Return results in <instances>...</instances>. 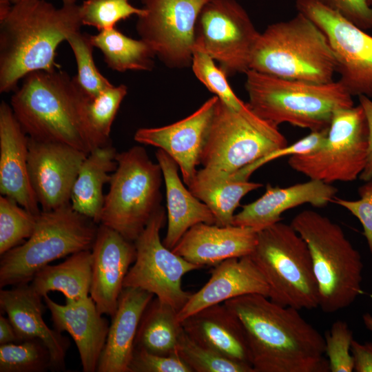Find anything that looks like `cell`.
Segmentation results:
<instances>
[{
    "label": "cell",
    "instance_id": "1",
    "mask_svg": "<svg viewBox=\"0 0 372 372\" xmlns=\"http://www.w3.org/2000/svg\"><path fill=\"white\" fill-rule=\"evenodd\" d=\"M243 328L254 372H329L325 340L299 313L260 294L224 302Z\"/></svg>",
    "mask_w": 372,
    "mask_h": 372
},
{
    "label": "cell",
    "instance_id": "2",
    "mask_svg": "<svg viewBox=\"0 0 372 372\" xmlns=\"http://www.w3.org/2000/svg\"><path fill=\"white\" fill-rule=\"evenodd\" d=\"M12 96L13 113L29 138L65 144L90 154L103 142L85 112L87 96L75 76L59 68L27 74Z\"/></svg>",
    "mask_w": 372,
    "mask_h": 372
},
{
    "label": "cell",
    "instance_id": "3",
    "mask_svg": "<svg viewBox=\"0 0 372 372\" xmlns=\"http://www.w3.org/2000/svg\"><path fill=\"white\" fill-rule=\"evenodd\" d=\"M82 25L76 4L56 8L45 0L12 4L0 19V92L14 90L31 72L59 68L57 47Z\"/></svg>",
    "mask_w": 372,
    "mask_h": 372
},
{
    "label": "cell",
    "instance_id": "4",
    "mask_svg": "<svg viewBox=\"0 0 372 372\" xmlns=\"http://www.w3.org/2000/svg\"><path fill=\"white\" fill-rule=\"evenodd\" d=\"M247 103L261 118L312 131L329 129L335 110L353 106V96L338 81L317 83L283 79L249 70Z\"/></svg>",
    "mask_w": 372,
    "mask_h": 372
},
{
    "label": "cell",
    "instance_id": "5",
    "mask_svg": "<svg viewBox=\"0 0 372 372\" xmlns=\"http://www.w3.org/2000/svg\"><path fill=\"white\" fill-rule=\"evenodd\" d=\"M317 83L333 81L337 62L323 32L304 14L269 25L253 48L249 70Z\"/></svg>",
    "mask_w": 372,
    "mask_h": 372
},
{
    "label": "cell",
    "instance_id": "6",
    "mask_svg": "<svg viewBox=\"0 0 372 372\" xmlns=\"http://www.w3.org/2000/svg\"><path fill=\"white\" fill-rule=\"evenodd\" d=\"M291 225L309 249L318 287V307L332 313L351 305L362 293L363 263L342 227L310 209L298 213Z\"/></svg>",
    "mask_w": 372,
    "mask_h": 372
},
{
    "label": "cell",
    "instance_id": "7",
    "mask_svg": "<svg viewBox=\"0 0 372 372\" xmlns=\"http://www.w3.org/2000/svg\"><path fill=\"white\" fill-rule=\"evenodd\" d=\"M99 225L75 211L71 203L41 210L32 234L1 256L0 288L29 284L51 262L91 249Z\"/></svg>",
    "mask_w": 372,
    "mask_h": 372
},
{
    "label": "cell",
    "instance_id": "8",
    "mask_svg": "<svg viewBox=\"0 0 372 372\" xmlns=\"http://www.w3.org/2000/svg\"><path fill=\"white\" fill-rule=\"evenodd\" d=\"M249 256L266 280L272 302L298 310L318 307L309 249L291 224L278 222L258 231Z\"/></svg>",
    "mask_w": 372,
    "mask_h": 372
},
{
    "label": "cell",
    "instance_id": "9",
    "mask_svg": "<svg viewBox=\"0 0 372 372\" xmlns=\"http://www.w3.org/2000/svg\"><path fill=\"white\" fill-rule=\"evenodd\" d=\"M116 160L99 224L134 242L161 206L163 173L141 146L118 153Z\"/></svg>",
    "mask_w": 372,
    "mask_h": 372
},
{
    "label": "cell",
    "instance_id": "10",
    "mask_svg": "<svg viewBox=\"0 0 372 372\" xmlns=\"http://www.w3.org/2000/svg\"><path fill=\"white\" fill-rule=\"evenodd\" d=\"M286 145L287 140L278 126L257 116L247 103L236 111L218 98L200 164L233 174Z\"/></svg>",
    "mask_w": 372,
    "mask_h": 372
},
{
    "label": "cell",
    "instance_id": "11",
    "mask_svg": "<svg viewBox=\"0 0 372 372\" xmlns=\"http://www.w3.org/2000/svg\"><path fill=\"white\" fill-rule=\"evenodd\" d=\"M368 137V123L360 105L338 109L324 144L314 152L289 156L288 164L309 179L325 183L354 181L366 165Z\"/></svg>",
    "mask_w": 372,
    "mask_h": 372
},
{
    "label": "cell",
    "instance_id": "12",
    "mask_svg": "<svg viewBox=\"0 0 372 372\" xmlns=\"http://www.w3.org/2000/svg\"><path fill=\"white\" fill-rule=\"evenodd\" d=\"M165 221V211L160 206L134 241L136 258L123 287L148 291L178 311L192 294L182 287L183 276L203 267L188 262L164 245L160 231Z\"/></svg>",
    "mask_w": 372,
    "mask_h": 372
},
{
    "label": "cell",
    "instance_id": "13",
    "mask_svg": "<svg viewBox=\"0 0 372 372\" xmlns=\"http://www.w3.org/2000/svg\"><path fill=\"white\" fill-rule=\"evenodd\" d=\"M260 32L236 0H210L196 26V43L227 76L249 70L251 56Z\"/></svg>",
    "mask_w": 372,
    "mask_h": 372
},
{
    "label": "cell",
    "instance_id": "14",
    "mask_svg": "<svg viewBox=\"0 0 372 372\" xmlns=\"http://www.w3.org/2000/svg\"><path fill=\"white\" fill-rule=\"evenodd\" d=\"M141 1L145 10L136 25L141 39L167 67L191 65L197 21L210 0Z\"/></svg>",
    "mask_w": 372,
    "mask_h": 372
},
{
    "label": "cell",
    "instance_id": "15",
    "mask_svg": "<svg viewBox=\"0 0 372 372\" xmlns=\"http://www.w3.org/2000/svg\"><path fill=\"white\" fill-rule=\"evenodd\" d=\"M296 8L327 37L336 59L338 81L352 96L372 98V36L318 0H296Z\"/></svg>",
    "mask_w": 372,
    "mask_h": 372
},
{
    "label": "cell",
    "instance_id": "16",
    "mask_svg": "<svg viewBox=\"0 0 372 372\" xmlns=\"http://www.w3.org/2000/svg\"><path fill=\"white\" fill-rule=\"evenodd\" d=\"M87 155L65 144L29 138V178L41 210L70 203L74 184Z\"/></svg>",
    "mask_w": 372,
    "mask_h": 372
},
{
    "label": "cell",
    "instance_id": "17",
    "mask_svg": "<svg viewBox=\"0 0 372 372\" xmlns=\"http://www.w3.org/2000/svg\"><path fill=\"white\" fill-rule=\"evenodd\" d=\"M218 97L214 96L197 110L174 123L158 127H142L134 140L165 152L177 163L183 180L189 184L200 164V157Z\"/></svg>",
    "mask_w": 372,
    "mask_h": 372
},
{
    "label": "cell",
    "instance_id": "18",
    "mask_svg": "<svg viewBox=\"0 0 372 372\" xmlns=\"http://www.w3.org/2000/svg\"><path fill=\"white\" fill-rule=\"evenodd\" d=\"M91 251L90 297L101 314L112 317L124 288L125 278L136 258L134 242L99 224Z\"/></svg>",
    "mask_w": 372,
    "mask_h": 372
},
{
    "label": "cell",
    "instance_id": "19",
    "mask_svg": "<svg viewBox=\"0 0 372 372\" xmlns=\"http://www.w3.org/2000/svg\"><path fill=\"white\" fill-rule=\"evenodd\" d=\"M208 281L191 294L178 311L182 322L194 313L217 304L245 295L269 296V286L262 273L250 256L227 259L214 267Z\"/></svg>",
    "mask_w": 372,
    "mask_h": 372
},
{
    "label": "cell",
    "instance_id": "20",
    "mask_svg": "<svg viewBox=\"0 0 372 372\" xmlns=\"http://www.w3.org/2000/svg\"><path fill=\"white\" fill-rule=\"evenodd\" d=\"M54 329L68 333L74 340L84 372H96L107 339L110 324L90 296L65 300L60 304L43 296Z\"/></svg>",
    "mask_w": 372,
    "mask_h": 372
},
{
    "label": "cell",
    "instance_id": "21",
    "mask_svg": "<svg viewBox=\"0 0 372 372\" xmlns=\"http://www.w3.org/2000/svg\"><path fill=\"white\" fill-rule=\"evenodd\" d=\"M29 137L11 105H0V192L38 215L41 210L28 174Z\"/></svg>",
    "mask_w": 372,
    "mask_h": 372
},
{
    "label": "cell",
    "instance_id": "22",
    "mask_svg": "<svg viewBox=\"0 0 372 372\" xmlns=\"http://www.w3.org/2000/svg\"><path fill=\"white\" fill-rule=\"evenodd\" d=\"M258 231L251 227L198 223L189 229L172 249L188 262L204 267L231 258L249 256Z\"/></svg>",
    "mask_w": 372,
    "mask_h": 372
},
{
    "label": "cell",
    "instance_id": "23",
    "mask_svg": "<svg viewBox=\"0 0 372 372\" xmlns=\"http://www.w3.org/2000/svg\"><path fill=\"white\" fill-rule=\"evenodd\" d=\"M42 298L30 283L13 286L9 289H1V311L7 314L21 342L41 340L50 352L53 371L64 370L70 340L45 324Z\"/></svg>",
    "mask_w": 372,
    "mask_h": 372
},
{
    "label": "cell",
    "instance_id": "24",
    "mask_svg": "<svg viewBox=\"0 0 372 372\" xmlns=\"http://www.w3.org/2000/svg\"><path fill=\"white\" fill-rule=\"evenodd\" d=\"M338 189L331 184L310 179L286 187L267 184L265 194L256 200L242 206L235 214L232 225L247 227L257 231L282 220L287 210L309 203L322 207L331 203Z\"/></svg>",
    "mask_w": 372,
    "mask_h": 372
},
{
    "label": "cell",
    "instance_id": "25",
    "mask_svg": "<svg viewBox=\"0 0 372 372\" xmlns=\"http://www.w3.org/2000/svg\"><path fill=\"white\" fill-rule=\"evenodd\" d=\"M155 296L145 290L124 287L112 321L96 372H128L138 327Z\"/></svg>",
    "mask_w": 372,
    "mask_h": 372
},
{
    "label": "cell",
    "instance_id": "26",
    "mask_svg": "<svg viewBox=\"0 0 372 372\" xmlns=\"http://www.w3.org/2000/svg\"><path fill=\"white\" fill-rule=\"evenodd\" d=\"M181 324L185 332L198 344L252 367L242 324L224 303L204 308Z\"/></svg>",
    "mask_w": 372,
    "mask_h": 372
},
{
    "label": "cell",
    "instance_id": "27",
    "mask_svg": "<svg viewBox=\"0 0 372 372\" xmlns=\"http://www.w3.org/2000/svg\"><path fill=\"white\" fill-rule=\"evenodd\" d=\"M156 157L162 170L167 201V229L163 242L172 249L192 227L201 223L216 224V220L209 208L185 187L176 161L161 149Z\"/></svg>",
    "mask_w": 372,
    "mask_h": 372
},
{
    "label": "cell",
    "instance_id": "28",
    "mask_svg": "<svg viewBox=\"0 0 372 372\" xmlns=\"http://www.w3.org/2000/svg\"><path fill=\"white\" fill-rule=\"evenodd\" d=\"M117 152L107 144L96 148L83 161L72 191L70 203L77 212L100 223L103 187L116 169Z\"/></svg>",
    "mask_w": 372,
    "mask_h": 372
},
{
    "label": "cell",
    "instance_id": "29",
    "mask_svg": "<svg viewBox=\"0 0 372 372\" xmlns=\"http://www.w3.org/2000/svg\"><path fill=\"white\" fill-rule=\"evenodd\" d=\"M214 215L217 225H232L234 211L248 193L262 187L261 183L233 178L223 172L205 167L197 170L187 185Z\"/></svg>",
    "mask_w": 372,
    "mask_h": 372
},
{
    "label": "cell",
    "instance_id": "30",
    "mask_svg": "<svg viewBox=\"0 0 372 372\" xmlns=\"http://www.w3.org/2000/svg\"><path fill=\"white\" fill-rule=\"evenodd\" d=\"M92 262L91 249L74 253L59 265L43 267L30 285L43 298L51 291L61 292L65 300L87 297L92 282Z\"/></svg>",
    "mask_w": 372,
    "mask_h": 372
},
{
    "label": "cell",
    "instance_id": "31",
    "mask_svg": "<svg viewBox=\"0 0 372 372\" xmlns=\"http://www.w3.org/2000/svg\"><path fill=\"white\" fill-rule=\"evenodd\" d=\"M178 311L154 297L145 309L135 339V349L151 353L171 355L177 348L183 328Z\"/></svg>",
    "mask_w": 372,
    "mask_h": 372
},
{
    "label": "cell",
    "instance_id": "32",
    "mask_svg": "<svg viewBox=\"0 0 372 372\" xmlns=\"http://www.w3.org/2000/svg\"><path fill=\"white\" fill-rule=\"evenodd\" d=\"M94 47L99 48L107 66L113 70L148 71L154 66L156 56L152 48L142 39L128 37L115 27L90 35Z\"/></svg>",
    "mask_w": 372,
    "mask_h": 372
},
{
    "label": "cell",
    "instance_id": "33",
    "mask_svg": "<svg viewBox=\"0 0 372 372\" xmlns=\"http://www.w3.org/2000/svg\"><path fill=\"white\" fill-rule=\"evenodd\" d=\"M53 371L50 352L39 339L0 344V372Z\"/></svg>",
    "mask_w": 372,
    "mask_h": 372
},
{
    "label": "cell",
    "instance_id": "34",
    "mask_svg": "<svg viewBox=\"0 0 372 372\" xmlns=\"http://www.w3.org/2000/svg\"><path fill=\"white\" fill-rule=\"evenodd\" d=\"M66 41L70 45L77 65L75 78L85 95L94 99L112 85L98 70L93 58L90 34L77 31L70 34Z\"/></svg>",
    "mask_w": 372,
    "mask_h": 372
},
{
    "label": "cell",
    "instance_id": "35",
    "mask_svg": "<svg viewBox=\"0 0 372 372\" xmlns=\"http://www.w3.org/2000/svg\"><path fill=\"white\" fill-rule=\"evenodd\" d=\"M37 215L11 198L0 197V256L21 245L32 234Z\"/></svg>",
    "mask_w": 372,
    "mask_h": 372
},
{
    "label": "cell",
    "instance_id": "36",
    "mask_svg": "<svg viewBox=\"0 0 372 372\" xmlns=\"http://www.w3.org/2000/svg\"><path fill=\"white\" fill-rule=\"evenodd\" d=\"M177 354L192 372H254L251 366L231 360L219 353L203 347L183 332Z\"/></svg>",
    "mask_w": 372,
    "mask_h": 372
},
{
    "label": "cell",
    "instance_id": "37",
    "mask_svg": "<svg viewBox=\"0 0 372 372\" xmlns=\"http://www.w3.org/2000/svg\"><path fill=\"white\" fill-rule=\"evenodd\" d=\"M191 66L195 76L206 87L228 107L240 111L247 106L234 92L224 71L214 60L195 43Z\"/></svg>",
    "mask_w": 372,
    "mask_h": 372
},
{
    "label": "cell",
    "instance_id": "38",
    "mask_svg": "<svg viewBox=\"0 0 372 372\" xmlns=\"http://www.w3.org/2000/svg\"><path fill=\"white\" fill-rule=\"evenodd\" d=\"M127 92L125 85H112L94 99L87 97L85 112L87 122L94 133L105 143H109L111 127L121 103Z\"/></svg>",
    "mask_w": 372,
    "mask_h": 372
},
{
    "label": "cell",
    "instance_id": "39",
    "mask_svg": "<svg viewBox=\"0 0 372 372\" xmlns=\"http://www.w3.org/2000/svg\"><path fill=\"white\" fill-rule=\"evenodd\" d=\"M143 8H138L130 0H85L79 6L83 25L96 28L99 32L115 27L122 20L132 15L144 14Z\"/></svg>",
    "mask_w": 372,
    "mask_h": 372
},
{
    "label": "cell",
    "instance_id": "40",
    "mask_svg": "<svg viewBox=\"0 0 372 372\" xmlns=\"http://www.w3.org/2000/svg\"><path fill=\"white\" fill-rule=\"evenodd\" d=\"M325 354L331 372H351L353 371V358L351 345L353 332L347 323L341 320L334 322L325 335Z\"/></svg>",
    "mask_w": 372,
    "mask_h": 372
},
{
    "label": "cell",
    "instance_id": "41",
    "mask_svg": "<svg viewBox=\"0 0 372 372\" xmlns=\"http://www.w3.org/2000/svg\"><path fill=\"white\" fill-rule=\"evenodd\" d=\"M329 129L320 131H312L305 137L290 145L276 149L266 156L258 158L237 172L230 174L236 180H248L251 174L266 163L278 158L305 154L320 149L325 143Z\"/></svg>",
    "mask_w": 372,
    "mask_h": 372
},
{
    "label": "cell",
    "instance_id": "42",
    "mask_svg": "<svg viewBox=\"0 0 372 372\" xmlns=\"http://www.w3.org/2000/svg\"><path fill=\"white\" fill-rule=\"evenodd\" d=\"M128 372H192L178 354L161 355L134 349Z\"/></svg>",
    "mask_w": 372,
    "mask_h": 372
},
{
    "label": "cell",
    "instance_id": "43",
    "mask_svg": "<svg viewBox=\"0 0 372 372\" xmlns=\"http://www.w3.org/2000/svg\"><path fill=\"white\" fill-rule=\"evenodd\" d=\"M360 199L350 200L334 197V203L351 213L360 222L369 250L372 253V179L366 181L358 189Z\"/></svg>",
    "mask_w": 372,
    "mask_h": 372
},
{
    "label": "cell",
    "instance_id": "44",
    "mask_svg": "<svg viewBox=\"0 0 372 372\" xmlns=\"http://www.w3.org/2000/svg\"><path fill=\"white\" fill-rule=\"evenodd\" d=\"M364 30L372 29V9L367 0H318Z\"/></svg>",
    "mask_w": 372,
    "mask_h": 372
},
{
    "label": "cell",
    "instance_id": "45",
    "mask_svg": "<svg viewBox=\"0 0 372 372\" xmlns=\"http://www.w3.org/2000/svg\"><path fill=\"white\" fill-rule=\"evenodd\" d=\"M351 353L356 372H372V342L360 343L353 340Z\"/></svg>",
    "mask_w": 372,
    "mask_h": 372
},
{
    "label": "cell",
    "instance_id": "46",
    "mask_svg": "<svg viewBox=\"0 0 372 372\" xmlns=\"http://www.w3.org/2000/svg\"><path fill=\"white\" fill-rule=\"evenodd\" d=\"M360 105L362 107L368 123L369 137L367 158L365 167L359 178L364 182L372 179V101L365 96H360Z\"/></svg>",
    "mask_w": 372,
    "mask_h": 372
},
{
    "label": "cell",
    "instance_id": "47",
    "mask_svg": "<svg viewBox=\"0 0 372 372\" xmlns=\"http://www.w3.org/2000/svg\"><path fill=\"white\" fill-rule=\"evenodd\" d=\"M21 342L8 318L0 315V344Z\"/></svg>",
    "mask_w": 372,
    "mask_h": 372
},
{
    "label": "cell",
    "instance_id": "48",
    "mask_svg": "<svg viewBox=\"0 0 372 372\" xmlns=\"http://www.w3.org/2000/svg\"><path fill=\"white\" fill-rule=\"evenodd\" d=\"M12 6L10 0H0V19H3L7 15Z\"/></svg>",
    "mask_w": 372,
    "mask_h": 372
},
{
    "label": "cell",
    "instance_id": "49",
    "mask_svg": "<svg viewBox=\"0 0 372 372\" xmlns=\"http://www.w3.org/2000/svg\"><path fill=\"white\" fill-rule=\"evenodd\" d=\"M362 320L366 329L372 332V315L369 313H364Z\"/></svg>",
    "mask_w": 372,
    "mask_h": 372
},
{
    "label": "cell",
    "instance_id": "50",
    "mask_svg": "<svg viewBox=\"0 0 372 372\" xmlns=\"http://www.w3.org/2000/svg\"><path fill=\"white\" fill-rule=\"evenodd\" d=\"M10 1L12 4H14L19 1H25V0H10ZM61 1L63 2V4H69V5L76 4V0H61Z\"/></svg>",
    "mask_w": 372,
    "mask_h": 372
},
{
    "label": "cell",
    "instance_id": "51",
    "mask_svg": "<svg viewBox=\"0 0 372 372\" xmlns=\"http://www.w3.org/2000/svg\"><path fill=\"white\" fill-rule=\"evenodd\" d=\"M367 3L370 8L372 9V0H367Z\"/></svg>",
    "mask_w": 372,
    "mask_h": 372
}]
</instances>
